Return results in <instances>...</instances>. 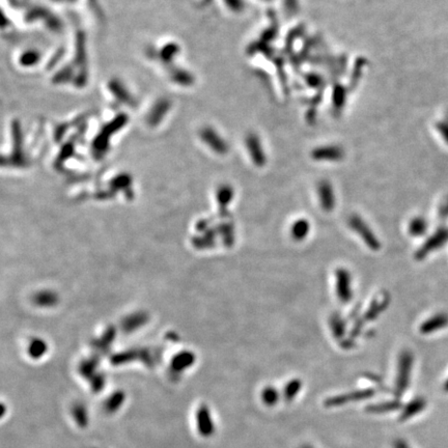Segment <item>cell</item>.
<instances>
[{"label":"cell","instance_id":"17","mask_svg":"<svg viewBox=\"0 0 448 448\" xmlns=\"http://www.w3.org/2000/svg\"><path fill=\"white\" fill-rule=\"evenodd\" d=\"M302 388V381L300 379H293L291 380L285 387L284 390V396L288 402H292V400L296 397V395L300 392Z\"/></svg>","mask_w":448,"mask_h":448},{"label":"cell","instance_id":"13","mask_svg":"<svg viewBox=\"0 0 448 448\" xmlns=\"http://www.w3.org/2000/svg\"><path fill=\"white\" fill-rule=\"evenodd\" d=\"M400 408H402V403H400L398 399H393V400H388V402H382V403H378V404L369 405L365 410H367V412H369V413L380 414V413H387V412H392V411L398 410Z\"/></svg>","mask_w":448,"mask_h":448},{"label":"cell","instance_id":"6","mask_svg":"<svg viewBox=\"0 0 448 448\" xmlns=\"http://www.w3.org/2000/svg\"><path fill=\"white\" fill-rule=\"evenodd\" d=\"M245 144L253 163L257 165L258 167L264 166L267 162V156L265 155V151L259 137L253 133L248 134L245 139Z\"/></svg>","mask_w":448,"mask_h":448},{"label":"cell","instance_id":"2","mask_svg":"<svg viewBox=\"0 0 448 448\" xmlns=\"http://www.w3.org/2000/svg\"><path fill=\"white\" fill-rule=\"evenodd\" d=\"M349 226L353 231H355L359 237L367 244L369 248L373 251H378L381 248V243L378 237L374 234L372 228L368 225L359 215H352L348 220Z\"/></svg>","mask_w":448,"mask_h":448},{"label":"cell","instance_id":"15","mask_svg":"<svg viewBox=\"0 0 448 448\" xmlns=\"http://www.w3.org/2000/svg\"><path fill=\"white\" fill-rule=\"evenodd\" d=\"M447 322V319L443 315H437L434 316L432 319L428 320L426 323H423L422 326L420 327V331L422 333H431L435 330H437L439 328H442Z\"/></svg>","mask_w":448,"mask_h":448},{"label":"cell","instance_id":"20","mask_svg":"<svg viewBox=\"0 0 448 448\" xmlns=\"http://www.w3.org/2000/svg\"><path fill=\"white\" fill-rule=\"evenodd\" d=\"M286 5H287V9L291 13L293 11L297 10V0H286Z\"/></svg>","mask_w":448,"mask_h":448},{"label":"cell","instance_id":"18","mask_svg":"<svg viewBox=\"0 0 448 448\" xmlns=\"http://www.w3.org/2000/svg\"><path fill=\"white\" fill-rule=\"evenodd\" d=\"M428 228V224L426 222V220L422 218H414L410 222L409 225V231L412 235H415V237H419V235H422L424 232H426Z\"/></svg>","mask_w":448,"mask_h":448},{"label":"cell","instance_id":"3","mask_svg":"<svg viewBox=\"0 0 448 448\" xmlns=\"http://www.w3.org/2000/svg\"><path fill=\"white\" fill-rule=\"evenodd\" d=\"M352 275L345 268H338L335 271V289L338 300L344 303H350L353 298Z\"/></svg>","mask_w":448,"mask_h":448},{"label":"cell","instance_id":"9","mask_svg":"<svg viewBox=\"0 0 448 448\" xmlns=\"http://www.w3.org/2000/svg\"><path fill=\"white\" fill-rule=\"evenodd\" d=\"M389 303H390V297H389V295L387 293L381 294L379 297H376L375 299L373 300L369 309L363 316V322H370L375 320L376 317L387 308Z\"/></svg>","mask_w":448,"mask_h":448},{"label":"cell","instance_id":"8","mask_svg":"<svg viewBox=\"0 0 448 448\" xmlns=\"http://www.w3.org/2000/svg\"><path fill=\"white\" fill-rule=\"evenodd\" d=\"M200 137H202L204 143H206L213 150L219 152V154H225L228 150L225 140H223L222 137L212 128L203 129L202 132H200Z\"/></svg>","mask_w":448,"mask_h":448},{"label":"cell","instance_id":"16","mask_svg":"<svg viewBox=\"0 0 448 448\" xmlns=\"http://www.w3.org/2000/svg\"><path fill=\"white\" fill-rule=\"evenodd\" d=\"M263 403L268 406V407H272L274 405H276L279 400V392L277 389L273 386H267L263 389L262 394H261Z\"/></svg>","mask_w":448,"mask_h":448},{"label":"cell","instance_id":"12","mask_svg":"<svg viewBox=\"0 0 448 448\" xmlns=\"http://www.w3.org/2000/svg\"><path fill=\"white\" fill-rule=\"evenodd\" d=\"M197 418L200 433L204 436H210L214 433V424L213 421H212L209 409H207L206 407L200 409L198 412Z\"/></svg>","mask_w":448,"mask_h":448},{"label":"cell","instance_id":"4","mask_svg":"<svg viewBox=\"0 0 448 448\" xmlns=\"http://www.w3.org/2000/svg\"><path fill=\"white\" fill-rule=\"evenodd\" d=\"M374 394H375L374 389H372V388L359 389V390L338 394V395H335L332 397H328L325 400L324 404L327 408L338 407V406H343V405H346L349 403L360 402V400L368 399V398L373 396Z\"/></svg>","mask_w":448,"mask_h":448},{"label":"cell","instance_id":"10","mask_svg":"<svg viewBox=\"0 0 448 448\" xmlns=\"http://www.w3.org/2000/svg\"><path fill=\"white\" fill-rule=\"evenodd\" d=\"M426 406H427V402L424 398H422V397L414 398L413 400H411V402L407 406H405L403 408L402 413H400V416H399V420L405 421V420H408L413 416L417 415L418 413H420L421 411L426 409Z\"/></svg>","mask_w":448,"mask_h":448},{"label":"cell","instance_id":"14","mask_svg":"<svg viewBox=\"0 0 448 448\" xmlns=\"http://www.w3.org/2000/svg\"><path fill=\"white\" fill-rule=\"evenodd\" d=\"M330 329L335 338L341 339L346 334V322L339 313H333L329 320Z\"/></svg>","mask_w":448,"mask_h":448},{"label":"cell","instance_id":"7","mask_svg":"<svg viewBox=\"0 0 448 448\" xmlns=\"http://www.w3.org/2000/svg\"><path fill=\"white\" fill-rule=\"evenodd\" d=\"M317 195H319L320 205L323 211L330 213L332 212L336 205V197L334 193L333 186L328 181H321L317 185Z\"/></svg>","mask_w":448,"mask_h":448},{"label":"cell","instance_id":"21","mask_svg":"<svg viewBox=\"0 0 448 448\" xmlns=\"http://www.w3.org/2000/svg\"><path fill=\"white\" fill-rule=\"evenodd\" d=\"M393 448H410V446L403 439H396L393 442Z\"/></svg>","mask_w":448,"mask_h":448},{"label":"cell","instance_id":"22","mask_svg":"<svg viewBox=\"0 0 448 448\" xmlns=\"http://www.w3.org/2000/svg\"><path fill=\"white\" fill-rule=\"evenodd\" d=\"M301 448H313L311 445H308V444H305V445H302L301 446Z\"/></svg>","mask_w":448,"mask_h":448},{"label":"cell","instance_id":"5","mask_svg":"<svg viewBox=\"0 0 448 448\" xmlns=\"http://www.w3.org/2000/svg\"><path fill=\"white\" fill-rule=\"evenodd\" d=\"M345 156V151L338 146H322L314 149L311 151V157L315 161H326V162H337L340 161Z\"/></svg>","mask_w":448,"mask_h":448},{"label":"cell","instance_id":"24","mask_svg":"<svg viewBox=\"0 0 448 448\" xmlns=\"http://www.w3.org/2000/svg\"><path fill=\"white\" fill-rule=\"evenodd\" d=\"M265 1H268V0H265Z\"/></svg>","mask_w":448,"mask_h":448},{"label":"cell","instance_id":"19","mask_svg":"<svg viewBox=\"0 0 448 448\" xmlns=\"http://www.w3.org/2000/svg\"><path fill=\"white\" fill-rule=\"evenodd\" d=\"M367 376H368V378H369L370 380H372L373 382H374V383H375L376 385H378V387H379V388H381V389H382V390H384V391L388 392V391H387V388H386V386H385V385H384V384H383L382 382H380V378H378V376H375V375H374V374H373V373H372V374H368Z\"/></svg>","mask_w":448,"mask_h":448},{"label":"cell","instance_id":"11","mask_svg":"<svg viewBox=\"0 0 448 448\" xmlns=\"http://www.w3.org/2000/svg\"><path fill=\"white\" fill-rule=\"evenodd\" d=\"M310 228H311L310 222L307 219H305V218L297 219L293 223V225L291 227L292 238L295 241L301 242L308 237V234L310 232Z\"/></svg>","mask_w":448,"mask_h":448},{"label":"cell","instance_id":"1","mask_svg":"<svg viewBox=\"0 0 448 448\" xmlns=\"http://www.w3.org/2000/svg\"><path fill=\"white\" fill-rule=\"evenodd\" d=\"M412 365H413V355L409 351H404L400 353L394 387V393L396 398L402 396L409 387Z\"/></svg>","mask_w":448,"mask_h":448},{"label":"cell","instance_id":"23","mask_svg":"<svg viewBox=\"0 0 448 448\" xmlns=\"http://www.w3.org/2000/svg\"><path fill=\"white\" fill-rule=\"evenodd\" d=\"M445 389L448 391V381H447V383H446V385H445Z\"/></svg>","mask_w":448,"mask_h":448}]
</instances>
